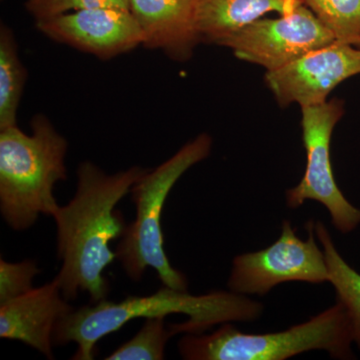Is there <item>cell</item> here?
<instances>
[{"label":"cell","instance_id":"cell-1","mask_svg":"<svg viewBox=\"0 0 360 360\" xmlns=\"http://www.w3.org/2000/svg\"><path fill=\"white\" fill-rule=\"evenodd\" d=\"M146 172L132 167L106 174L89 161L80 163L77 193L52 215L58 227V255L63 262L54 281L68 302L79 292L89 293L91 303L108 297L110 283L103 271L116 259L110 243L122 238L129 225L116 205Z\"/></svg>","mask_w":360,"mask_h":360},{"label":"cell","instance_id":"cell-2","mask_svg":"<svg viewBox=\"0 0 360 360\" xmlns=\"http://www.w3.org/2000/svg\"><path fill=\"white\" fill-rule=\"evenodd\" d=\"M264 305L236 292L213 291L193 295L163 285L148 296H127L122 302L103 300L65 315L56 323L53 345H77L71 359L92 360L96 345L104 336L120 330L136 319L167 317L181 314L189 317L182 323L169 324L172 335L203 333L213 326L231 321H251L262 316Z\"/></svg>","mask_w":360,"mask_h":360},{"label":"cell","instance_id":"cell-3","mask_svg":"<svg viewBox=\"0 0 360 360\" xmlns=\"http://www.w3.org/2000/svg\"><path fill=\"white\" fill-rule=\"evenodd\" d=\"M32 129L30 135L18 125L0 129V212L16 231L53 215L54 187L66 179L68 141L46 116L35 115Z\"/></svg>","mask_w":360,"mask_h":360},{"label":"cell","instance_id":"cell-4","mask_svg":"<svg viewBox=\"0 0 360 360\" xmlns=\"http://www.w3.org/2000/svg\"><path fill=\"white\" fill-rule=\"evenodd\" d=\"M212 146L210 135H198L160 167L146 172L132 186L130 193L136 217L127 225L115 250L116 259L131 281H141L146 269L151 267L163 285L177 290L188 288L186 276L170 264L163 248L161 213L177 180L189 168L205 160Z\"/></svg>","mask_w":360,"mask_h":360},{"label":"cell","instance_id":"cell-5","mask_svg":"<svg viewBox=\"0 0 360 360\" xmlns=\"http://www.w3.org/2000/svg\"><path fill=\"white\" fill-rule=\"evenodd\" d=\"M352 326L340 302L309 321L281 333H243L231 322L210 335L187 333L179 342L186 360H285L310 350H326L333 359H352Z\"/></svg>","mask_w":360,"mask_h":360},{"label":"cell","instance_id":"cell-6","mask_svg":"<svg viewBox=\"0 0 360 360\" xmlns=\"http://www.w3.org/2000/svg\"><path fill=\"white\" fill-rule=\"evenodd\" d=\"M343 113V101L336 98L302 108L307 167L300 184L286 191V205L297 208L307 200L317 201L328 210L335 229L349 233L360 224V210L341 193L330 161L331 135Z\"/></svg>","mask_w":360,"mask_h":360},{"label":"cell","instance_id":"cell-7","mask_svg":"<svg viewBox=\"0 0 360 360\" xmlns=\"http://www.w3.org/2000/svg\"><path fill=\"white\" fill-rule=\"evenodd\" d=\"M314 226V220L305 224L309 236L302 240L290 221L284 220L281 238L274 245L234 258L229 290L243 295H265L274 286L290 281L328 283V264L315 241Z\"/></svg>","mask_w":360,"mask_h":360},{"label":"cell","instance_id":"cell-8","mask_svg":"<svg viewBox=\"0 0 360 360\" xmlns=\"http://www.w3.org/2000/svg\"><path fill=\"white\" fill-rule=\"evenodd\" d=\"M331 32L302 1L279 18H259L220 44L236 58L278 70L304 54L335 42Z\"/></svg>","mask_w":360,"mask_h":360},{"label":"cell","instance_id":"cell-9","mask_svg":"<svg viewBox=\"0 0 360 360\" xmlns=\"http://www.w3.org/2000/svg\"><path fill=\"white\" fill-rule=\"evenodd\" d=\"M360 75V49L335 41L315 49L276 70L265 82L283 106L302 108L326 103L331 91L348 78Z\"/></svg>","mask_w":360,"mask_h":360},{"label":"cell","instance_id":"cell-10","mask_svg":"<svg viewBox=\"0 0 360 360\" xmlns=\"http://www.w3.org/2000/svg\"><path fill=\"white\" fill-rule=\"evenodd\" d=\"M37 27L49 39L110 59L142 45L139 23L129 9L99 7L73 11L37 21Z\"/></svg>","mask_w":360,"mask_h":360},{"label":"cell","instance_id":"cell-11","mask_svg":"<svg viewBox=\"0 0 360 360\" xmlns=\"http://www.w3.org/2000/svg\"><path fill=\"white\" fill-rule=\"evenodd\" d=\"M73 309L53 279L0 304V338L21 341L47 359H54V328Z\"/></svg>","mask_w":360,"mask_h":360},{"label":"cell","instance_id":"cell-12","mask_svg":"<svg viewBox=\"0 0 360 360\" xmlns=\"http://www.w3.org/2000/svg\"><path fill=\"white\" fill-rule=\"evenodd\" d=\"M196 0H130V13L142 32V45L175 60L191 58L200 41L195 27Z\"/></svg>","mask_w":360,"mask_h":360},{"label":"cell","instance_id":"cell-13","mask_svg":"<svg viewBox=\"0 0 360 360\" xmlns=\"http://www.w3.org/2000/svg\"><path fill=\"white\" fill-rule=\"evenodd\" d=\"M296 4L285 0H196L195 27L200 41L220 45L264 14L283 15Z\"/></svg>","mask_w":360,"mask_h":360},{"label":"cell","instance_id":"cell-14","mask_svg":"<svg viewBox=\"0 0 360 360\" xmlns=\"http://www.w3.org/2000/svg\"><path fill=\"white\" fill-rule=\"evenodd\" d=\"M314 231L326 255L328 283L333 284L336 291L338 302L347 311L354 342L360 349V274L341 257L326 225L316 221Z\"/></svg>","mask_w":360,"mask_h":360},{"label":"cell","instance_id":"cell-15","mask_svg":"<svg viewBox=\"0 0 360 360\" xmlns=\"http://www.w3.org/2000/svg\"><path fill=\"white\" fill-rule=\"evenodd\" d=\"M27 75L18 53L13 32L0 28V129L15 127L23 86Z\"/></svg>","mask_w":360,"mask_h":360},{"label":"cell","instance_id":"cell-16","mask_svg":"<svg viewBox=\"0 0 360 360\" xmlns=\"http://www.w3.org/2000/svg\"><path fill=\"white\" fill-rule=\"evenodd\" d=\"M335 41L360 45V0H300Z\"/></svg>","mask_w":360,"mask_h":360},{"label":"cell","instance_id":"cell-17","mask_svg":"<svg viewBox=\"0 0 360 360\" xmlns=\"http://www.w3.org/2000/svg\"><path fill=\"white\" fill-rule=\"evenodd\" d=\"M165 317L146 319L143 326L127 342L116 348L106 360H162L165 347L172 335L165 326Z\"/></svg>","mask_w":360,"mask_h":360},{"label":"cell","instance_id":"cell-18","mask_svg":"<svg viewBox=\"0 0 360 360\" xmlns=\"http://www.w3.org/2000/svg\"><path fill=\"white\" fill-rule=\"evenodd\" d=\"M40 270L37 262L25 259L8 262L0 259V304L25 295L33 290L32 281Z\"/></svg>","mask_w":360,"mask_h":360},{"label":"cell","instance_id":"cell-19","mask_svg":"<svg viewBox=\"0 0 360 360\" xmlns=\"http://www.w3.org/2000/svg\"><path fill=\"white\" fill-rule=\"evenodd\" d=\"M99 7L129 9L130 0H27L26 9L35 20H44L73 11Z\"/></svg>","mask_w":360,"mask_h":360},{"label":"cell","instance_id":"cell-20","mask_svg":"<svg viewBox=\"0 0 360 360\" xmlns=\"http://www.w3.org/2000/svg\"><path fill=\"white\" fill-rule=\"evenodd\" d=\"M285 1L290 2L291 4H296L297 2H300V0H285Z\"/></svg>","mask_w":360,"mask_h":360}]
</instances>
